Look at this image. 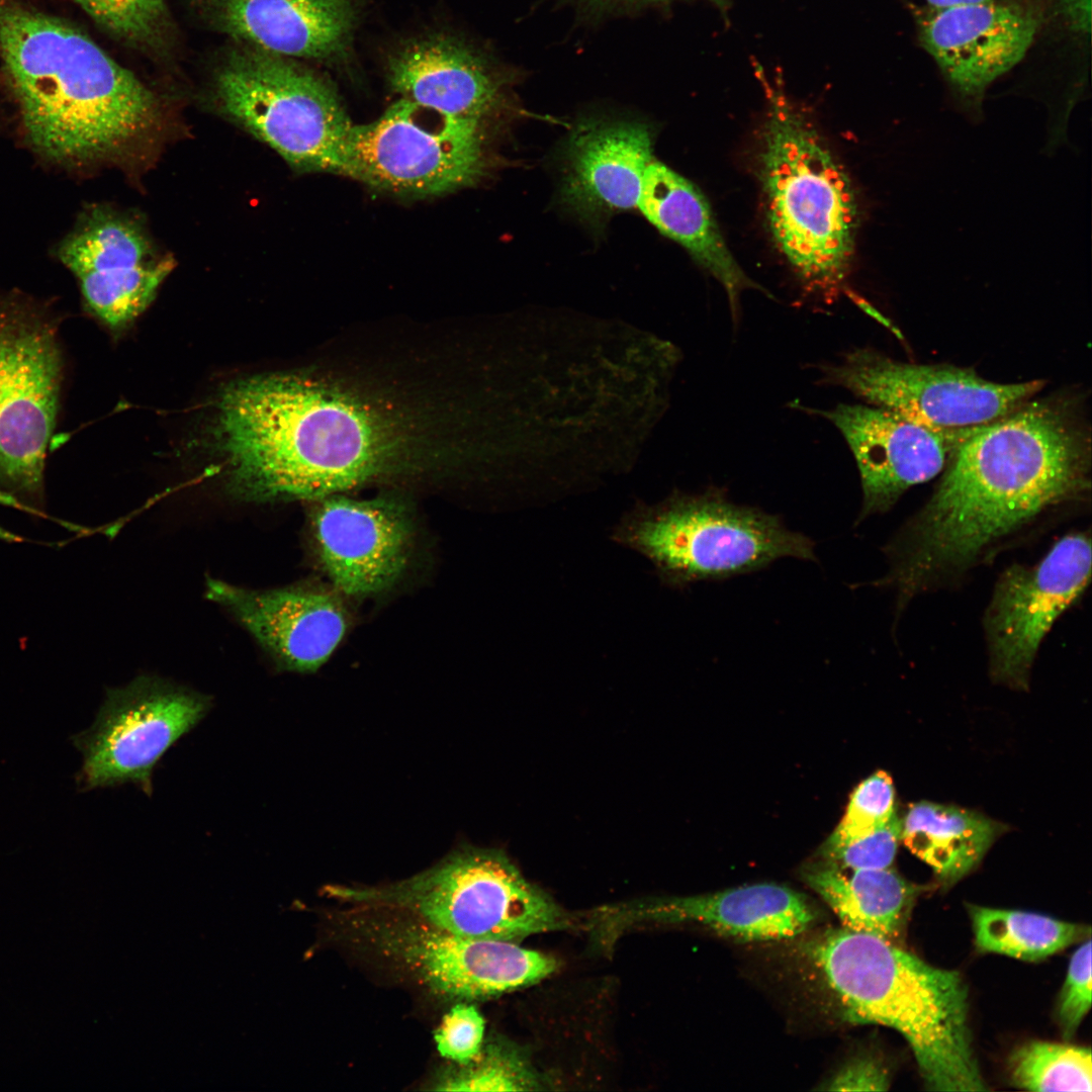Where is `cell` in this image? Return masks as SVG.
<instances>
[{
  "instance_id": "obj_10",
  "label": "cell",
  "mask_w": 1092,
  "mask_h": 1092,
  "mask_svg": "<svg viewBox=\"0 0 1092 1092\" xmlns=\"http://www.w3.org/2000/svg\"><path fill=\"white\" fill-rule=\"evenodd\" d=\"M350 935L392 969L443 999H485L533 985L556 962L518 942L459 936L406 915L362 909Z\"/></svg>"
},
{
  "instance_id": "obj_30",
  "label": "cell",
  "mask_w": 1092,
  "mask_h": 1092,
  "mask_svg": "<svg viewBox=\"0 0 1092 1092\" xmlns=\"http://www.w3.org/2000/svg\"><path fill=\"white\" fill-rule=\"evenodd\" d=\"M112 35L138 47L160 42L169 26L166 0H70Z\"/></svg>"
},
{
  "instance_id": "obj_26",
  "label": "cell",
  "mask_w": 1092,
  "mask_h": 1092,
  "mask_svg": "<svg viewBox=\"0 0 1092 1092\" xmlns=\"http://www.w3.org/2000/svg\"><path fill=\"white\" fill-rule=\"evenodd\" d=\"M1001 825L956 806L918 802L902 820L901 841L944 884H953L983 858Z\"/></svg>"
},
{
  "instance_id": "obj_14",
  "label": "cell",
  "mask_w": 1092,
  "mask_h": 1092,
  "mask_svg": "<svg viewBox=\"0 0 1092 1092\" xmlns=\"http://www.w3.org/2000/svg\"><path fill=\"white\" fill-rule=\"evenodd\" d=\"M1090 573V537L1078 532L1058 540L1037 563L1013 564L1000 574L983 622L997 681L1027 686L1043 638L1082 596Z\"/></svg>"
},
{
  "instance_id": "obj_37",
  "label": "cell",
  "mask_w": 1092,
  "mask_h": 1092,
  "mask_svg": "<svg viewBox=\"0 0 1092 1092\" xmlns=\"http://www.w3.org/2000/svg\"><path fill=\"white\" fill-rule=\"evenodd\" d=\"M989 0H926L927 6L931 8H946L951 6L971 4L984 2Z\"/></svg>"
},
{
  "instance_id": "obj_3",
  "label": "cell",
  "mask_w": 1092,
  "mask_h": 1092,
  "mask_svg": "<svg viewBox=\"0 0 1092 1092\" xmlns=\"http://www.w3.org/2000/svg\"><path fill=\"white\" fill-rule=\"evenodd\" d=\"M0 61L24 143L66 170L113 160L149 134L154 93L66 19L0 0Z\"/></svg>"
},
{
  "instance_id": "obj_13",
  "label": "cell",
  "mask_w": 1092,
  "mask_h": 1092,
  "mask_svg": "<svg viewBox=\"0 0 1092 1092\" xmlns=\"http://www.w3.org/2000/svg\"><path fill=\"white\" fill-rule=\"evenodd\" d=\"M211 706L210 697L154 676L107 690L94 723L73 737L83 757L78 786L132 784L150 796L161 757Z\"/></svg>"
},
{
  "instance_id": "obj_5",
  "label": "cell",
  "mask_w": 1092,
  "mask_h": 1092,
  "mask_svg": "<svg viewBox=\"0 0 1092 1092\" xmlns=\"http://www.w3.org/2000/svg\"><path fill=\"white\" fill-rule=\"evenodd\" d=\"M769 97L759 155L768 230L807 290L831 299L853 260L855 188L802 112L782 94Z\"/></svg>"
},
{
  "instance_id": "obj_20",
  "label": "cell",
  "mask_w": 1092,
  "mask_h": 1092,
  "mask_svg": "<svg viewBox=\"0 0 1092 1092\" xmlns=\"http://www.w3.org/2000/svg\"><path fill=\"white\" fill-rule=\"evenodd\" d=\"M653 135L636 120L588 119L576 125L564 149L561 197L583 215L634 208Z\"/></svg>"
},
{
  "instance_id": "obj_36",
  "label": "cell",
  "mask_w": 1092,
  "mask_h": 1092,
  "mask_svg": "<svg viewBox=\"0 0 1092 1092\" xmlns=\"http://www.w3.org/2000/svg\"><path fill=\"white\" fill-rule=\"evenodd\" d=\"M1053 16L1071 34L1088 39L1091 33V0H1049Z\"/></svg>"
},
{
  "instance_id": "obj_21",
  "label": "cell",
  "mask_w": 1092,
  "mask_h": 1092,
  "mask_svg": "<svg viewBox=\"0 0 1092 1092\" xmlns=\"http://www.w3.org/2000/svg\"><path fill=\"white\" fill-rule=\"evenodd\" d=\"M802 894L782 885L754 884L725 891L663 898L618 907L617 924L636 921L695 922L742 941L794 937L816 920Z\"/></svg>"
},
{
  "instance_id": "obj_23",
  "label": "cell",
  "mask_w": 1092,
  "mask_h": 1092,
  "mask_svg": "<svg viewBox=\"0 0 1092 1092\" xmlns=\"http://www.w3.org/2000/svg\"><path fill=\"white\" fill-rule=\"evenodd\" d=\"M388 80L403 99L476 122L493 106L499 92L498 81L476 52L440 35L398 50L388 62Z\"/></svg>"
},
{
  "instance_id": "obj_35",
  "label": "cell",
  "mask_w": 1092,
  "mask_h": 1092,
  "mask_svg": "<svg viewBox=\"0 0 1092 1092\" xmlns=\"http://www.w3.org/2000/svg\"><path fill=\"white\" fill-rule=\"evenodd\" d=\"M890 1086L889 1075L883 1066L872 1058L852 1060L839 1069L826 1082L823 1090L830 1091H884Z\"/></svg>"
},
{
  "instance_id": "obj_16",
  "label": "cell",
  "mask_w": 1092,
  "mask_h": 1092,
  "mask_svg": "<svg viewBox=\"0 0 1092 1092\" xmlns=\"http://www.w3.org/2000/svg\"><path fill=\"white\" fill-rule=\"evenodd\" d=\"M799 407L830 421L851 450L862 489L858 521L888 512L910 487L940 473L979 427L935 429L871 404Z\"/></svg>"
},
{
  "instance_id": "obj_8",
  "label": "cell",
  "mask_w": 1092,
  "mask_h": 1092,
  "mask_svg": "<svg viewBox=\"0 0 1092 1092\" xmlns=\"http://www.w3.org/2000/svg\"><path fill=\"white\" fill-rule=\"evenodd\" d=\"M60 327L48 301L0 290V493L35 508L65 387Z\"/></svg>"
},
{
  "instance_id": "obj_12",
  "label": "cell",
  "mask_w": 1092,
  "mask_h": 1092,
  "mask_svg": "<svg viewBox=\"0 0 1092 1092\" xmlns=\"http://www.w3.org/2000/svg\"><path fill=\"white\" fill-rule=\"evenodd\" d=\"M821 382L922 425L957 430L988 424L1035 396L1043 380L999 383L971 368L895 360L857 348L821 367Z\"/></svg>"
},
{
  "instance_id": "obj_29",
  "label": "cell",
  "mask_w": 1092,
  "mask_h": 1092,
  "mask_svg": "<svg viewBox=\"0 0 1092 1092\" xmlns=\"http://www.w3.org/2000/svg\"><path fill=\"white\" fill-rule=\"evenodd\" d=\"M539 1082L527 1062L515 1051L502 1044L481 1049L476 1059L454 1065L433 1082L438 1091H525Z\"/></svg>"
},
{
  "instance_id": "obj_4",
  "label": "cell",
  "mask_w": 1092,
  "mask_h": 1092,
  "mask_svg": "<svg viewBox=\"0 0 1092 1092\" xmlns=\"http://www.w3.org/2000/svg\"><path fill=\"white\" fill-rule=\"evenodd\" d=\"M807 952L854 1023L895 1029L934 1091H985L969 1025L968 988L956 972L927 964L880 936L845 927Z\"/></svg>"
},
{
  "instance_id": "obj_11",
  "label": "cell",
  "mask_w": 1092,
  "mask_h": 1092,
  "mask_svg": "<svg viewBox=\"0 0 1092 1092\" xmlns=\"http://www.w3.org/2000/svg\"><path fill=\"white\" fill-rule=\"evenodd\" d=\"M484 169L479 122L399 99L377 119L353 124L346 174L393 194L432 196L474 183Z\"/></svg>"
},
{
  "instance_id": "obj_9",
  "label": "cell",
  "mask_w": 1092,
  "mask_h": 1092,
  "mask_svg": "<svg viewBox=\"0 0 1092 1092\" xmlns=\"http://www.w3.org/2000/svg\"><path fill=\"white\" fill-rule=\"evenodd\" d=\"M221 110L292 167L346 174L353 125L334 88L290 58L260 49L236 51L219 67Z\"/></svg>"
},
{
  "instance_id": "obj_32",
  "label": "cell",
  "mask_w": 1092,
  "mask_h": 1092,
  "mask_svg": "<svg viewBox=\"0 0 1092 1092\" xmlns=\"http://www.w3.org/2000/svg\"><path fill=\"white\" fill-rule=\"evenodd\" d=\"M902 820L895 814L880 829L843 845L821 849L823 859L844 870L890 868L901 841Z\"/></svg>"
},
{
  "instance_id": "obj_28",
  "label": "cell",
  "mask_w": 1092,
  "mask_h": 1092,
  "mask_svg": "<svg viewBox=\"0 0 1092 1092\" xmlns=\"http://www.w3.org/2000/svg\"><path fill=\"white\" fill-rule=\"evenodd\" d=\"M1013 1082L1030 1091H1091L1092 1061L1089 1048L1033 1041L1017 1049L1010 1059Z\"/></svg>"
},
{
  "instance_id": "obj_19",
  "label": "cell",
  "mask_w": 1092,
  "mask_h": 1092,
  "mask_svg": "<svg viewBox=\"0 0 1092 1092\" xmlns=\"http://www.w3.org/2000/svg\"><path fill=\"white\" fill-rule=\"evenodd\" d=\"M206 598L234 615L286 670L315 671L336 650L347 629L340 603L316 589L256 590L209 578Z\"/></svg>"
},
{
  "instance_id": "obj_6",
  "label": "cell",
  "mask_w": 1092,
  "mask_h": 1092,
  "mask_svg": "<svg viewBox=\"0 0 1092 1092\" xmlns=\"http://www.w3.org/2000/svg\"><path fill=\"white\" fill-rule=\"evenodd\" d=\"M329 897L400 913L459 936L518 942L568 928L567 914L500 850L461 847L436 866L381 886L331 885Z\"/></svg>"
},
{
  "instance_id": "obj_18",
  "label": "cell",
  "mask_w": 1092,
  "mask_h": 1092,
  "mask_svg": "<svg viewBox=\"0 0 1092 1092\" xmlns=\"http://www.w3.org/2000/svg\"><path fill=\"white\" fill-rule=\"evenodd\" d=\"M316 502L313 536L336 587L361 597L390 586L410 554L411 527L404 511L394 502L340 494Z\"/></svg>"
},
{
  "instance_id": "obj_7",
  "label": "cell",
  "mask_w": 1092,
  "mask_h": 1092,
  "mask_svg": "<svg viewBox=\"0 0 1092 1092\" xmlns=\"http://www.w3.org/2000/svg\"><path fill=\"white\" fill-rule=\"evenodd\" d=\"M614 534L674 587L754 572L783 557L816 560L810 538L788 530L778 516L732 503L715 487L638 508Z\"/></svg>"
},
{
  "instance_id": "obj_31",
  "label": "cell",
  "mask_w": 1092,
  "mask_h": 1092,
  "mask_svg": "<svg viewBox=\"0 0 1092 1092\" xmlns=\"http://www.w3.org/2000/svg\"><path fill=\"white\" fill-rule=\"evenodd\" d=\"M896 814L895 789L891 777L879 770L863 780L849 797L839 824L821 849H830L863 837Z\"/></svg>"
},
{
  "instance_id": "obj_34",
  "label": "cell",
  "mask_w": 1092,
  "mask_h": 1092,
  "mask_svg": "<svg viewBox=\"0 0 1092 1092\" xmlns=\"http://www.w3.org/2000/svg\"><path fill=\"white\" fill-rule=\"evenodd\" d=\"M1091 1007V939L1087 938L1071 958L1063 985L1058 1019L1066 1038H1070Z\"/></svg>"
},
{
  "instance_id": "obj_15",
  "label": "cell",
  "mask_w": 1092,
  "mask_h": 1092,
  "mask_svg": "<svg viewBox=\"0 0 1092 1092\" xmlns=\"http://www.w3.org/2000/svg\"><path fill=\"white\" fill-rule=\"evenodd\" d=\"M86 309L110 329L138 316L173 268L133 220L103 205L85 209L56 248Z\"/></svg>"
},
{
  "instance_id": "obj_24",
  "label": "cell",
  "mask_w": 1092,
  "mask_h": 1092,
  "mask_svg": "<svg viewBox=\"0 0 1092 1092\" xmlns=\"http://www.w3.org/2000/svg\"><path fill=\"white\" fill-rule=\"evenodd\" d=\"M637 204L661 234L684 247L722 285L737 325L741 292L765 290L737 263L704 194L690 180L653 161L644 171Z\"/></svg>"
},
{
  "instance_id": "obj_33",
  "label": "cell",
  "mask_w": 1092,
  "mask_h": 1092,
  "mask_svg": "<svg viewBox=\"0 0 1092 1092\" xmlns=\"http://www.w3.org/2000/svg\"><path fill=\"white\" fill-rule=\"evenodd\" d=\"M484 1019L474 1005L461 1002L443 1017L435 1031L439 1054L455 1065H465L480 1054L484 1035Z\"/></svg>"
},
{
  "instance_id": "obj_27",
  "label": "cell",
  "mask_w": 1092,
  "mask_h": 1092,
  "mask_svg": "<svg viewBox=\"0 0 1092 1092\" xmlns=\"http://www.w3.org/2000/svg\"><path fill=\"white\" fill-rule=\"evenodd\" d=\"M975 941L982 951L1038 961L1085 936L1090 928L1037 913L971 906Z\"/></svg>"
},
{
  "instance_id": "obj_17",
  "label": "cell",
  "mask_w": 1092,
  "mask_h": 1092,
  "mask_svg": "<svg viewBox=\"0 0 1092 1092\" xmlns=\"http://www.w3.org/2000/svg\"><path fill=\"white\" fill-rule=\"evenodd\" d=\"M1037 0H989L916 14L919 40L965 97L980 96L1026 55L1043 22Z\"/></svg>"
},
{
  "instance_id": "obj_25",
  "label": "cell",
  "mask_w": 1092,
  "mask_h": 1092,
  "mask_svg": "<svg viewBox=\"0 0 1092 1092\" xmlns=\"http://www.w3.org/2000/svg\"><path fill=\"white\" fill-rule=\"evenodd\" d=\"M803 878L843 927L890 941L902 930L916 892L890 868L844 870L823 858L807 866Z\"/></svg>"
},
{
  "instance_id": "obj_38",
  "label": "cell",
  "mask_w": 1092,
  "mask_h": 1092,
  "mask_svg": "<svg viewBox=\"0 0 1092 1092\" xmlns=\"http://www.w3.org/2000/svg\"><path fill=\"white\" fill-rule=\"evenodd\" d=\"M607 1H636V0H607Z\"/></svg>"
},
{
  "instance_id": "obj_22",
  "label": "cell",
  "mask_w": 1092,
  "mask_h": 1092,
  "mask_svg": "<svg viewBox=\"0 0 1092 1092\" xmlns=\"http://www.w3.org/2000/svg\"><path fill=\"white\" fill-rule=\"evenodd\" d=\"M212 21L232 37L286 58L325 60L348 46L352 0H204Z\"/></svg>"
},
{
  "instance_id": "obj_1",
  "label": "cell",
  "mask_w": 1092,
  "mask_h": 1092,
  "mask_svg": "<svg viewBox=\"0 0 1092 1092\" xmlns=\"http://www.w3.org/2000/svg\"><path fill=\"white\" fill-rule=\"evenodd\" d=\"M427 413L340 379L266 375L224 389L214 438L238 496L316 502L443 453Z\"/></svg>"
},
{
  "instance_id": "obj_2",
  "label": "cell",
  "mask_w": 1092,
  "mask_h": 1092,
  "mask_svg": "<svg viewBox=\"0 0 1092 1092\" xmlns=\"http://www.w3.org/2000/svg\"><path fill=\"white\" fill-rule=\"evenodd\" d=\"M1091 436L1075 395L1030 398L979 426L928 502L889 543L881 583L906 603L961 575L1049 510L1090 492Z\"/></svg>"
}]
</instances>
